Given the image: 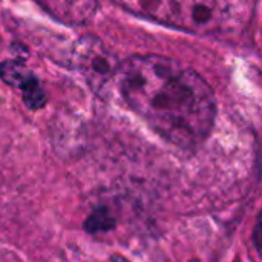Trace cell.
Masks as SVG:
<instances>
[{"instance_id":"obj_4","label":"cell","mask_w":262,"mask_h":262,"mask_svg":"<svg viewBox=\"0 0 262 262\" xmlns=\"http://www.w3.org/2000/svg\"><path fill=\"white\" fill-rule=\"evenodd\" d=\"M48 14L66 25L88 23L97 8L98 0H35Z\"/></svg>"},{"instance_id":"obj_6","label":"cell","mask_w":262,"mask_h":262,"mask_svg":"<svg viewBox=\"0 0 262 262\" xmlns=\"http://www.w3.org/2000/svg\"><path fill=\"white\" fill-rule=\"evenodd\" d=\"M21 98H23V103L28 109L31 111H38V109H43L46 106V101H48V97L38 81L37 77H34L32 80H29L21 89Z\"/></svg>"},{"instance_id":"obj_5","label":"cell","mask_w":262,"mask_h":262,"mask_svg":"<svg viewBox=\"0 0 262 262\" xmlns=\"http://www.w3.org/2000/svg\"><path fill=\"white\" fill-rule=\"evenodd\" d=\"M35 75L21 60H5L0 63V78L17 89H21Z\"/></svg>"},{"instance_id":"obj_7","label":"cell","mask_w":262,"mask_h":262,"mask_svg":"<svg viewBox=\"0 0 262 262\" xmlns=\"http://www.w3.org/2000/svg\"><path fill=\"white\" fill-rule=\"evenodd\" d=\"M115 226L114 218L109 215L107 210L104 209H98L95 210L84 223V227L89 233H100V232H107L109 229H112Z\"/></svg>"},{"instance_id":"obj_8","label":"cell","mask_w":262,"mask_h":262,"mask_svg":"<svg viewBox=\"0 0 262 262\" xmlns=\"http://www.w3.org/2000/svg\"><path fill=\"white\" fill-rule=\"evenodd\" d=\"M253 239H255V246L259 252V255L262 256V212L259 213L256 227H255V233H253Z\"/></svg>"},{"instance_id":"obj_2","label":"cell","mask_w":262,"mask_h":262,"mask_svg":"<svg viewBox=\"0 0 262 262\" xmlns=\"http://www.w3.org/2000/svg\"><path fill=\"white\" fill-rule=\"evenodd\" d=\"M132 11L198 35L224 32L241 18L239 0H127Z\"/></svg>"},{"instance_id":"obj_3","label":"cell","mask_w":262,"mask_h":262,"mask_svg":"<svg viewBox=\"0 0 262 262\" xmlns=\"http://www.w3.org/2000/svg\"><path fill=\"white\" fill-rule=\"evenodd\" d=\"M74 66L84 77L89 88L100 94L111 80L117 78L120 63L95 35L80 37L72 48Z\"/></svg>"},{"instance_id":"obj_1","label":"cell","mask_w":262,"mask_h":262,"mask_svg":"<svg viewBox=\"0 0 262 262\" xmlns=\"http://www.w3.org/2000/svg\"><path fill=\"white\" fill-rule=\"evenodd\" d=\"M117 78L129 107L163 140L193 149L210 135L215 95L193 69L169 57L134 55L120 64Z\"/></svg>"}]
</instances>
